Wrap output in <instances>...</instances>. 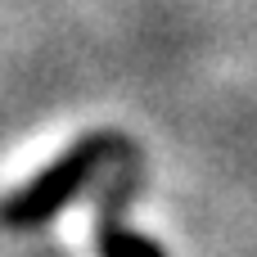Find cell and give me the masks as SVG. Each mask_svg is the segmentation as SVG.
Listing matches in <instances>:
<instances>
[{"instance_id": "1", "label": "cell", "mask_w": 257, "mask_h": 257, "mask_svg": "<svg viewBox=\"0 0 257 257\" xmlns=\"http://www.w3.org/2000/svg\"><path fill=\"white\" fill-rule=\"evenodd\" d=\"M117 149H122V140L108 136V131L81 136V140L68 145L59 158H50L27 185H18V190H9V194L0 199V226H5V230H36V226H45L50 217H59V212L108 167V158H113Z\"/></svg>"}, {"instance_id": "2", "label": "cell", "mask_w": 257, "mask_h": 257, "mask_svg": "<svg viewBox=\"0 0 257 257\" xmlns=\"http://www.w3.org/2000/svg\"><path fill=\"white\" fill-rule=\"evenodd\" d=\"M95 253L99 257H167L149 235L122 226L113 212H104V217L95 221Z\"/></svg>"}]
</instances>
